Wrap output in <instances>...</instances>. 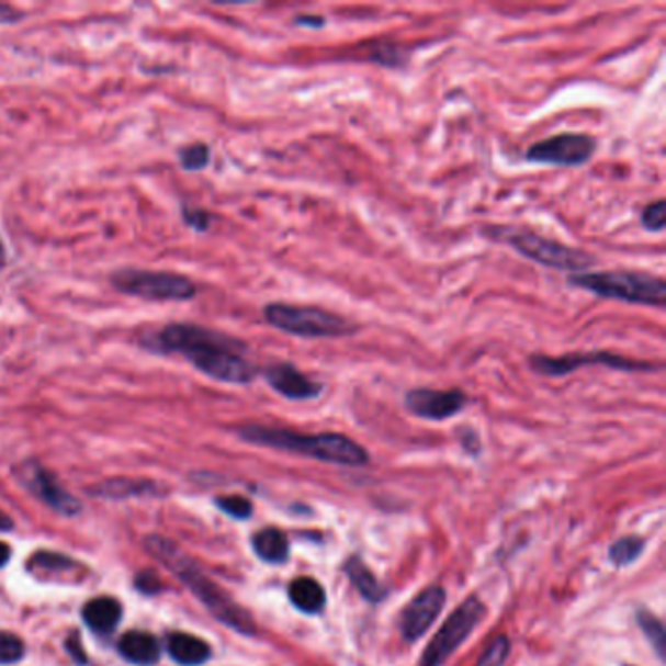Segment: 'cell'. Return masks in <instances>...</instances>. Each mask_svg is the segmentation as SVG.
Instances as JSON below:
<instances>
[{"mask_svg":"<svg viewBox=\"0 0 666 666\" xmlns=\"http://www.w3.org/2000/svg\"><path fill=\"white\" fill-rule=\"evenodd\" d=\"M483 237L507 242L518 255H522L540 267L553 268V270L580 274V272H588V268L596 264V257L588 255L585 250L573 249L560 240L548 239V237L535 235L528 229L489 227V229H483Z\"/></svg>","mask_w":666,"mask_h":666,"instance_id":"5","label":"cell"},{"mask_svg":"<svg viewBox=\"0 0 666 666\" xmlns=\"http://www.w3.org/2000/svg\"><path fill=\"white\" fill-rule=\"evenodd\" d=\"M287 595L292 605L303 613H319L327 602L325 588L320 587L315 578L309 577L295 578Z\"/></svg>","mask_w":666,"mask_h":666,"instance_id":"18","label":"cell"},{"mask_svg":"<svg viewBox=\"0 0 666 666\" xmlns=\"http://www.w3.org/2000/svg\"><path fill=\"white\" fill-rule=\"evenodd\" d=\"M568 285L598 295L602 300L647 305L663 309L666 303V282L663 278L637 270H605L568 275Z\"/></svg>","mask_w":666,"mask_h":666,"instance_id":"4","label":"cell"},{"mask_svg":"<svg viewBox=\"0 0 666 666\" xmlns=\"http://www.w3.org/2000/svg\"><path fill=\"white\" fill-rule=\"evenodd\" d=\"M82 618L94 633L106 635L110 631L116 630L117 623L122 620V606L108 596L94 598L82 608Z\"/></svg>","mask_w":666,"mask_h":666,"instance_id":"16","label":"cell"},{"mask_svg":"<svg viewBox=\"0 0 666 666\" xmlns=\"http://www.w3.org/2000/svg\"><path fill=\"white\" fill-rule=\"evenodd\" d=\"M252 548L257 551L258 557L267 563H282L287 560L290 553L287 538L275 528H267L258 532L252 540Z\"/></svg>","mask_w":666,"mask_h":666,"instance_id":"19","label":"cell"},{"mask_svg":"<svg viewBox=\"0 0 666 666\" xmlns=\"http://www.w3.org/2000/svg\"><path fill=\"white\" fill-rule=\"evenodd\" d=\"M170 657L182 666H200L212 655L210 645L190 633H172L167 640Z\"/></svg>","mask_w":666,"mask_h":666,"instance_id":"17","label":"cell"},{"mask_svg":"<svg viewBox=\"0 0 666 666\" xmlns=\"http://www.w3.org/2000/svg\"><path fill=\"white\" fill-rule=\"evenodd\" d=\"M20 479L24 481L27 489L34 490L37 497L45 500L49 507L59 510L63 515H77L80 505L77 498L71 497L67 490L59 487L52 473H47L44 467H39L36 462L27 463L24 470L20 471Z\"/></svg>","mask_w":666,"mask_h":666,"instance_id":"14","label":"cell"},{"mask_svg":"<svg viewBox=\"0 0 666 666\" xmlns=\"http://www.w3.org/2000/svg\"><path fill=\"white\" fill-rule=\"evenodd\" d=\"M528 364L533 372L543 377H565L585 365H606L620 372H655L661 365L637 362L610 350H590V352H571L563 355L532 354Z\"/></svg>","mask_w":666,"mask_h":666,"instance_id":"8","label":"cell"},{"mask_svg":"<svg viewBox=\"0 0 666 666\" xmlns=\"http://www.w3.org/2000/svg\"><path fill=\"white\" fill-rule=\"evenodd\" d=\"M294 24L297 27H312V30H320L327 26V19L319 14H297L294 19Z\"/></svg>","mask_w":666,"mask_h":666,"instance_id":"32","label":"cell"},{"mask_svg":"<svg viewBox=\"0 0 666 666\" xmlns=\"http://www.w3.org/2000/svg\"><path fill=\"white\" fill-rule=\"evenodd\" d=\"M260 375L278 395H282L285 399L312 400L317 399L323 393V383L305 375L292 362H282V360L270 362L260 370Z\"/></svg>","mask_w":666,"mask_h":666,"instance_id":"12","label":"cell"},{"mask_svg":"<svg viewBox=\"0 0 666 666\" xmlns=\"http://www.w3.org/2000/svg\"><path fill=\"white\" fill-rule=\"evenodd\" d=\"M24 19L20 10L12 9L10 4H0V24H16Z\"/></svg>","mask_w":666,"mask_h":666,"instance_id":"33","label":"cell"},{"mask_svg":"<svg viewBox=\"0 0 666 666\" xmlns=\"http://www.w3.org/2000/svg\"><path fill=\"white\" fill-rule=\"evenodd\" d=\"M264 320L280 332L300 338H345L358 332V325L337 313L294 303H268Z\"/></svg>","mask_w":666,"mask_h":666,"instance_id":"6","label":"cell"},{"mask_svg":"<svg viewBox=\"0 0 666 666\" xmlns=\"http://www.w3.org/2000/svg\"><path fill=\"white\" fill-rule=\"evenodd\" d=\"M409 55L410 49H407V47L385 42V44L373 47L372 61L383 65V67H390V69H399L405 63L409 61Z\"/></svg>","mask_w":666,"mask_h":666,"instance_id":"23","label":"cell"},{"mask_svg":"<svg viewBox=\"0 0 666 666\" xmlns=\"http://www.w3.org/2000/svg\"><path fill=\"white\" fill-rule=\"evenodd\" d=\"M217 507L222 508L225 515L245 520L252 515V505L245 497H222L217 498Z\"/></svg>","mask_w":666,"mask_h":666,"instance_id":"30","label":"cell"},{"mask_svg":"<svg viewBox=\"0 0 666 666\" xmlns=\"http://www.w3.org/2000/svg\"><path fill=\"white\" fill-rule=\"evenodd\" d=\"M137 345L155 355H182L215 382L249 385L260 375L242 340L196 323H169L157 330H145Z\"/></svg>","mask_w":666,"mask_h":666,"instance_id":"1","label":"cell"},{"mask_svg":"<svg viewBox=\"0 0 666 666\" xmlns=\"http://www.w3.org/2000/svg\"><path fill=\"white\" fill-rule=\"evenodd\" d=\"M467 405V395L462 390H430L417 387L405 395V407L410 415L425 420H448L460 415Z\"/></svg>","mask_w":666,"mask_h":666,"instance_id":"11","label":"cell"},{"mask_svg":"<svg viewBox=\"0 0 666 666\" xmlns=\"http://www.w3.org/2000/svg\"><path fill=\"white\" fill-rule=\"evenodd\" d=\"M10 524H12V522H10L9 518L0 512V530H10V528H12Z\"/></svg>","mask_w":666,"mask_h":666,"instance_id":"37","label":"cell"},{"mask_svg":"<svg viewBox=\"0 0 666 666\" xmlns=\"http://www.w3.org/2000/svg\"><path fill=\"white\" fill-rule=\"evenodd\" d=\"M145 543L147 550L151 551L153 555L160 563H165L172 573H177L180 580L202 600V605L214 613L215 620L229 625L232 630L239 631L242 635H255L257 625L252 622L249 612L242 610L232 596L204 575L202 568L197 567L184 551L160 535H149Z\"/></svg>","mask_w":666,"mask_h":666,"instance_id":"2","label":"cell"},{"mask_svg":"<svg viewBox=\"0 0 666 666\" xmlns=\"http://www.w3.org/2000/svg\"><path fill=\"white\" fill-rule=\"evenodd\" d=\"M640 623L643 631L647 633L648 641L655 645L658 655L663 657V648H665V628L658 622L653 613H641Z\"/></svg>","mask_w":666,"mask_h":666,"instance_id":"29","label":"cell"},{"mask_svg":"<svg viewBox=\"0 0 666 666\" xmlns=\"http://www.w3.org/2000/svg\"><path fill=\"white\" fill-rule=\"evenodd\" d=\"M67 648H69V653H71L72 657L80 665H84L87 663V657H84V651H82V645H80L79 637L77 635H71L69 640H67Z\"/></svg>","mask_w":666,"mask_h":666,"instance_id":"34","label":"cell"},{"mask_svg":"<svg viewBox=\"0 0 666 666\" xmlns=\"http://www.w3.org/2000/svg\"><path fill=\"white\" fill-rule=\"evenodd\" d=\"M180 167L188 172H200L204 170L212 160V149L207 143H192L178 151Z\"/></svg>","mask_w":666,"mask_h":666,"instance_id":"22","label":"cell"},{"mask_svg":"<svg viewBox=\"0 0 666 666\" xmlns=\"http://www.w3.org/2000/svg\"><path fill=\"white\" fill-rule=\"evenodd\" d=\"M110 284L120 294L139 297L145 302H192L197 295L194 280L177 272L122 268L110 275Z\"/></svg>","mask_w":666,"mask_h":666,"instance_id":"7","label":"cell"},{"mask_svg":"<svg viewBox=\"0 0 666 666\" xmlns=\"http://www.w3.org/2000/svg\"><path fill=\"white\" fill-rule=\"evenodd\" d=\"M182 219L190 229H194L196 233H207L214 225V215L210 214L204 207H196V205H182Z\"/></svg>","mask_w":666,"mask_h":666,"instance_id":"27","label":"cell"},{"mask_svg":"<svg viewBox=\"0 0 666 666\" xmlns=\"http://www.w3.org/2000/svg\"><path fill=\"white\" fill-rule=\"evenodd\" d=\"M135 585L145 595H155V592H159L160 588L159 578L151 575V573H142L139 577L135 578Z\"/></svg>","mask_w":666,"mask_h":666,"instance_id":"31","label":"cell"},{"mask_svg":"<svg viewBox=\"0 0 666 666\" xmlns=\"http://www.w3.org/2000/svg\"><path fill=\"white\" fill-rule=\"evenodd\" d=\"M641 551H643V542L640 538H623V540L613 543L612 550H610V560L616 565L623 567V565H630L637 560Z\"/></svg>","mask_w":666,"mask_h":666,"instance_id":"24","label":"cell"},{"mask_svg":"<svg viewBox=\"0 0 666 666\" xmlns=\"http://www.w3.org/2000/svg\"><path fill=\"white\" fill-rule=\"evenodd\" d=\"M22 657H24V641L14 633L0 631V665L19 663Z\"/></svg>","mask_w":666,"mask_h":666,"instance_id":"26","label":"cell"},{"mask_svg":"<svg viewBox=\"0 0 666 666\" xmlns=\"http://www.w3.org/2000/svg\"><path fill=\"white\" fill-rule=\"evenodd\" d=\"M598 142L587 134H560L533 143L526 151V160L550 167H583L595 157Z\"/></svg>","mask_w":666,"mask_h":666,"instance_id":"10","label":"cell"},{"mask_svg":"<svg viewBox=\"0 0 666 666\" xmlns=\"http://www.w3.org/2000/svg\"><path fill=\"white\" fill-rule=\"evenodd\" d=\"M641 227L648 233H663L666 227V202L657 200L647 204L641 212Z\"/></svg>","mask_w":666,"mask_h":666,"instance_id":"25","label":"cell"},{"mask_svg":"<svg viewBox=\"0 0 666 666\" xmlns=\"http://www.w3.org/2000/svg\"><path fill=\"white\" fill-rule=\"evenodd\" d=\"M30 567L32 573H47V577H55V575H69V573H77L79 565L75 561L59 555V553H37L34 560L30 561Z\"/></svg>","mask_w":666,"mask_h":666,"instance_id":"21","label":"cell"},{"mask_svg":"<svg viewBox=\"0 0 666 666\" xmlns=\"http://www.w3.org/2000/svg\"><path fill=\"white\" fill-rule=\"evenodd\" d=\"M240 440L249 444L274 448L282 452L300 453L319 462L337 463V465H365L370 455L362 445L350 440L348 436L337 432L325 434H300L287 428L262 427V425H245L237 428Z\"/></svg>","mask_w":666,"mask_h":666,"instance_id":"3","label":"cell"},{"mask_svg":"<svg viewBox=\"0 0 666 666\" xmlns=\"http://www.w3.org/2000/svg\"><path fill=\"white\" fill-rule=\"evenodd\" d=\"M444 588L428 587L410 602L405 612L400 613V635L403 640H420L428 628L434 623L436 618L444 610Z\"/></svg>","mask_w":666,"mask_h":666,"instance_id":"13","label":"cell"},{"mask_svg":"<svg viewBox=\"0 0 666 666\" xmlns=\"http://www.w3.org/2000/svg\"><path fill=\"white\" fill-rule=\"evenodd\" d=\"M10 560V548L7 543L0 542V567H4Z\"/></svg>","mask_w":666,"mask_h":666,"instance_id":"35","label":"cell"},{"mask_svg":"<svg viewBox=\"0 0 666 666\" xmlns=\"http://www.w3.org/2000/svg\"><path fill=\"white\" fill-rule=\"evenodd\" d=\"M347 575L352 580V585L358 588V592L364 596L368 602H380L382 600L383 588L380 583H377V578L373 577L372 571L365 567L362 560H358V557H350V561L347 563Z\"/></svg>","mask_w":666,"mask_h":666,"instance_id":"20","label":"cell"},{"mask_svg":"<svg viewBox=\"0 0 666 666\" xmlns=\"http://www.w3.org/2000/svg\"><path fill=\"white\" fill-rule=\"evenodd\" d=\"M483 616H485V606L477 598H470L465 605L460 606L436 633L434 640L430 641L418 666L444 665L445 661L455 653V648L460 647L479 625Z\"/></svg>","mask_w":666,"mask_h":666,"instance_id":"9","label":"cell"},{"mask_svg":"<svg viewBox=\"0 0 666 666\" xmlns=\"http://www.w3.org/2000/svg\"><path fill=\"white\" fill-rule=\"evenodd\" d=\"M508 653H510V643H508L505 635H500L481 655L477 666H503L505 665V661H507Z\"/></svg>","mask_w":666,"mask_h":666,"instance_id":"28","label":"cell"},{"mask_svg":"<svg viewBox=\"0 0 666 666\" xmlns=\"http://www.w3.org/2000/svg\"><path fill=\"white\" fill-rule=\"evenodd\" d=\"M120 653L137 666H151L159 661V641L145 631H129L120 640Z\"/></svg>","mask_w":666,"mask_h":666,"instance_id":"15","label":"cell"},{"mask_svg":"<svg viewBox=\"0 0 666 666\" xmlns=\"http://www.w3.org/2000/svg\"><path fill=\"white\" fill-rule=\"evenodd\" d=\"M7 268V247L4 240L0 239V272Z\"/></svg>","mask_w":666,"mask_h":666,"instance_id":"36","label":"cell"}]
</instances>
